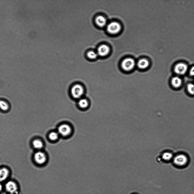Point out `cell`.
I'll list each match as a JSON object with an SVG mask.
<instances>
[{
    "instance_id": "6da1fadb",
    "label": "cell",
    "mask_w": 194,
    "mask_h": 194,
    "mask_svg": "<svg viewBox=\"0 0 194 194\" xmlns=\"http://www.w3.org/2000/svg\"><path fill=\"white\" fill-rule=\"evenodd\" d=\"M4 189L9 194H18L19 187L17 183L13 180H7L4 185Z\"/></svg>"
},
{
    "instance_id": "7a4b0ae2",
    "label": "cell",
    "mask_w": 194,
    "mask_h": 194,
    "mask_svg": "<svg viewBox=\"0 0 194 194\" xmlns=\"http://www.w3.org/2000/svg\"><path fill=\"white\" fill-rule=\"evenodd\" d=\"M84 92L83 87L79 84L73 85L71 89V93L72 96L76 99L80 98L83 95Z\"/></svg>"
},
{
    "instance_id": "3957f363",
    "label": "cell",
    "mask_w": 194,
    "mask_h": 194,
    "mask_svg": "<svg viewBox=\"0 0 194 194\" xmlns=\"http://www.w3.org/2000/svg\"><path fill=\"white\" fill-rule=\"evenodd\" d=\"M34 159L37 164H42L44 163L46 161V157L44 153L39 150L34 154Z\"/></svg>"
},
{
    "instance_id": "277c9868",
    "label": "cell",
    "mask_w": 194,
    "mask_h": 194,
    "mask_svg": "<svg viewBox=\"0 0 194 194\" xmlns=\"http://www.w3.org/2000/svg\"><path fill=\"white\" fill-rule=\"evenodd\" d=\"M135 64V61L133 59L127 58L123 61L121 63V67L124 70L129 71L134 68Z\"/></svg>"
},
{
    "instance_id": "5b68a950",
    "label": "cell",
    "mask_w": 194,
    "mask_h": 194,
    "mask_svg": "<svg viewBox=\"0 0 194 194\" xmlns=\"http://www.w3.org/2000/svg\"><path fill=\"white\" fill-rule=\"evenodd\" d=\"M10 175V172L8 168L4 167L0 168V182L7 181Z\"/></svg>"
},
{
    "instance_id": "8992f818",
    "label": "cell",
    "mask_w": 194,
    "mask_h": 194,
    "mask_svg": "<svg viewBox=\"0 0 194 194\" xmlns=\"http://www.w3.org/2000/svg\"><path fill=\"white\" fill-rule=\"evenodd\" d=\"M120 25L116 22H112L109 24L107 27V30L108 32L112 34H115L120 30Z\"/></svg>"
},
{
    "instance_id": "52a82bcc",
    "label": "cell",
    "mask_w": 194,
    "mask_h": 194,
    "mask_svg": "<svg viewBox=\"0 0 194 194\" xmlns=\"http://www.w3.org/2000/svg\"><path fill=\"white\" fill-rule=\"evenodd\" d=\"M187 69V66L184 63H179L177 64L175 66L174 70L177 74L183 75L185 74Z\"/></svg>"
},
{
    "instance_id": "ba28073f",
    "label": "cell",
    "mask_w": 194,
    "mask_h": 194,
    "mask_svg": "<svg viewBox=\"0 0 194 194\" xmlns=\"http://www.w3.org/2000/svg\"><path fill=\"white\" fill-rule=\"evenodd\" d=\"M58 131L59 133L61 135L66 136L70 133L71 129L70 126L68 125L63 124L59 127Z\"/></svg>"
},
{
    "instance_id": "9c48e42d",
    "label": "cell",
    "mask_w": 194,
    "mask_h": 194,
    "mask_svg": "<svg viewBox=\"0 0 194 194\" xmlns=\"http://www.w3.org/2000/svg\"><path fill=\"white\" fill-rule=\"evenodd\" d=\"M187 158L184 155L181 154L176 156L174 159V163L177 166L184 165L187 162Z\"/></svg>"
},
{
    "instance_id": "30bf717a",
    "label": "cell",
    "mask_w": 194,
    "mask_h": 194,
    "mask_svg": "<svg viewBox=\"0 0 194 194\" xmlns=\"http://www.w3.org/2000/svg\"><path fill=\"white\" fill-rule=\"evenodd\" d=\"M109 50V47L108 46L103 45L98 48V53L100 56H105L108 53Z\"/></svg>"
},
{
    "instance_id": "8fae6325",
    "label": "cell",
    "mask_w": 194,
    "mask_h": 194,
    "mask_svg": "<svg viewBox=\"0 0 194 194\" xmlns=\"http://www.w3.org/2000/svg\"><path fill=\"white\" fill-rule=\"evenodd\" d=\"M32 145L34 148L38 151L41 149L43 146L42 142L39 139H35L33 140Z\"/></svg>"
},
{
    "instance_id": "7c38bea8",
    "label": "cell",
    "mask_w": 194,
    "mask_h": 194,
    "mask_svg": "<svg viewBox=\"0 0 194 194\" xmlns=\"http://www.w3.org/2000/svg\"><path fill=\"white\" fill-rule=\"evenodd\" d=\"M96 24L99 26L103 27L105 25L106 20L103 16H97L95 20Z\"/></svg>"
},
{
    "instance_id": "4fadbf2b",
    "label": "cell",
    "mask_w": 194,
    "mask_h": 194,
    "mask_svg": "<svg viewBox=\"0 0 194 194\" xmlns=\"http://www.w3.org/2000/svg\"><path fill=\"white\" fill-rule=\"evenodd\" d=\"M182 83L181 79L178 77H175L172 78L171 80V84L174 87L178 88L179 87Z\"/></svg>"
},
{
    "instance_id": "5bb4252c",
    "label": "cell",
    "mask_w": 194,
    "mask_h": 194,
    "mask_svg": "<svg viewBox=\"0 0 194 194\" xmlns=\"http://www.w3.org/2000/svg\"><path fill=\"white\" fill-rule=\"evenodd\" d=\"M148 61L145 59H142L140 60L137 63L138 67L141 69H144L147 68L149 65Z\"/></svg>"
},
{
    "instance_id": "9a60e30c",
    "label": "cell",
    "mask_w": 194,
    "mask_h": 194,
    "mask_svg": "<svg viewBox=\"0 0 194 194\" xmlns=\"http://www.w3.org/2000/svg\"><path fill=\"white\" fill-rule=\"evenodd\" d=\"M9 109L8 103L4 100H0V109L3 111H6Z\"/></svg>"
},
{
    "instance_id": "2e32d148",
    "label": "cell",
    "mask_w": 194,
    "mask_h": 194,
    "mask_svg": "<svg viewBox=\"0 0 194 194\" xmlns=\"http://www.w3.org/2000/svg\"><path fill=\"white\" fill-rule=\"evenodd\" d=\"M79 106L82 109L86 108L88 105V103L87 100L84 98L80 99L78 102Z\"/></svg>"
},
{
    "instance_id": "e0dca14e",
    "label": "cell",
    "mask_w": 194,
    "mask_h": 194,
    "mask_svg": "<svg viewBox=\"0 0 194 194\" xmlns=\"http://www.w3.org/2000/svg\"><path fill=\"white\" fill-rule=\"evenodd\" d=\"M87 56L90 59H94L97 57V54L95 52L90 51L88 52Z\"/></svg>"
},
{
    "instance_id": "ac0fdd59",
    "label": "cell",
    "mask_w": 194,
    "mask_h": 194,
    "mask_svg": "<svg viewBox=\"0 0 194 194\" xmlns=\"http://www.w3.org/2000/svg\"><path fill=\"white\" fill-rule=\"evenodd\" d=\"M49 138L52 140H56L58 137V134L56 132H53L51 133L49 135Z\"/></svg>"
},
{
    "instance_id": "d6986e66",
    "label": "cell",
    "mask_w": 194,
    "mask_h": 194,
    "mask_svg": "<svg viewBox=\"0 0 194 194\" xmlns=\"http://www.w3.org/2000/svg\"><path fill=\"white\" fill-rule=\"evenodd\" d=\"M187 89L189 92L192 95H194V84H188Z\"/></svg>"
},
{
    "instance_id": "ffe728a7",
    "label": "cell",
    "mask_w": 194,
    "mask_h": 194,
    "mask_svg": "<svg viewBox=\"0 0 194 194\" xmlns=\"http://www.w3.org/2000/svg\"><path fill=\"white\" fill-rule=\"evenodd\" d=\"M172 157V155L169 153H166L163 154L162 156L163 158L165 160H169Z\"/></svg>"
},
{
    "instance_id": "44dd1931",
    "label": "cell",
    "mask_w": 194,
    "mask_h": 194,
    "mask_svg": "<svg viewBox=\"0 0 194 194\" xmlns=\"http://www.w3.org/2000/svg\"><path fill=\"white\" fill-rule=\"evenodd\" d=\"M189 73L192 76H194V66L191 69Z\"/></svg>"
},
{
    "instance_id": "7402d4cb",
    "label": "cell",
    "mask_w": 194,
    "mask_h": 194,
    "mask_svg": "<svg viewBox=\"0 0 194 194\" xmlns=\"http://www.w3.org/2000/svg\"><path fill=\"white\" fill-rule=\"evenodd\" d=\"M4 189V186L2 184V183L0 182V193L2 192Z\"/></svg>"
},
{
    "instance_id": "603a6c76",
    "label": "cell",
    "mask_w": 194,
    "mask_h": 194,
    "mask_svg": "<svg viewBox=\"0 0 194 194\" xmlns=\"http://www.w3.org/2000/svg\"></svg>"
}]
</instances>
